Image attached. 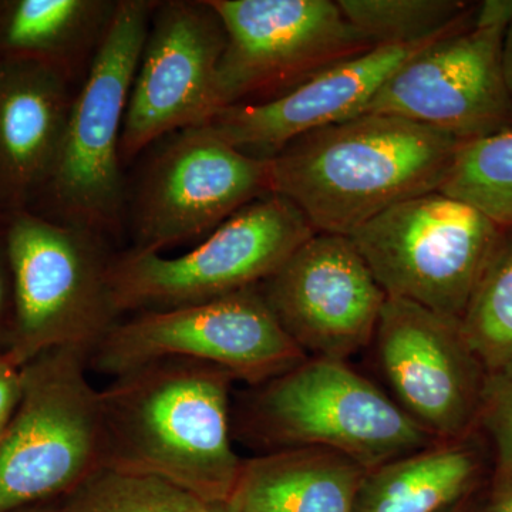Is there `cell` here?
I'll use <instances>...</instances> for the list:
<instances>
[{
  "label": "cell",
  "instance_id": "6da1fadb",
  "mask_svg": "<svg viewBox=\"0 0 512 512\" xmlns=\"http://www.w3.org/2000/svg\"><path fill=\"white\" fill-rule=\"evenodd\" d=\"M220 367L163 359L99 393L101 467L168 481L207 505L231 503L244 460L231 439V386Z\"/></svg>",
  "mask_w": 512,
  "mask_h": 512
},
{
  "label": "cell",
  "instance_id": "7a4b0ae2",
  "mask_svg": "<svg viewBox=\"0 0 512 512\" xmlns=\"http://www.w3.org/2000/svg\"><path fill=\"white\" fill-rule=\"evenodd\" d=\"M463 141L387 114L295 138L271 158V188L316 232L349 237L394 205L439 191Z\"/></svg>",
  "mask_w": 512,
  "mask_h": 512
},
{
  "label": "cell",
  "instance_id": "3957f363",
  "mask_svg": "<svg viewBox=\"0 0 512 512\" xmlns=\"http://www.w3.org/2000/svg\"><path fill=\"white\" fill-rule=\"evenodd\" d=\"M157 3L119 0L89 72L74 94L55 170L43 191L52 211L50 220L107 242L121 237L127 221L120 141Z\"/></svg>",
  "mask_w": 512,
  "mask_h": 512
},
{
  "label": "cell",
  "instance_id": "277c9868",
  "mask_svg": "<svg viewBox=\"0 0 512 512\" xmlns=\"http://www.w3.org/2000/svg\"><path fill=\"white\" fill-rule=\"evenodd\" d=\"M255 387L242 431L271 451L325 448L372 470L441 443L346 360L308 357Z\"/></svg>",
  "mask_w": 512,
  "mask_h": 512
},
{
  "label": "cell",
  "instance_id": "5b68a950",
  "mask_svg": "<svg viewBox=\"0 0 512 512\" xmlns=\"http://www.w3.org/2000/svg\"><path fill=\"white\" fill-rule=\"evenodd\" d=\"M6 251L13 276L18 365L55 349L92 353L121 318L110 286L107 241L30 214L10 215Z\"/></svg>",
  "mask_w": 512,
  "mask_h": 512
},
{
  "label": "cell",
  "instance_id": "8992f818",
  "mask_svg": "<svg viewBox=\"0 0 512 512\" xmlns=\"http://www.w3.org/2000/svg\"><path fill=\"white\" fill-rule=\"evenodd\" d=\"M315 229L282 195L266 194L235 212L180 256L128 249L114 256L110 286L121 315L167 311L259 286Z\"/></svg>",
  "mask_w": 512,
  "mask_h": 512
},
{
  "label": "cell",
  "instance_id": "52a82bcc",
  "mask_svg": "<svg viewBox=\"0 0 512 512\" xmlns=\"http://www.w3.org/2000/svg\"><path fill=\"white\" fill-rule=\"evenodd\" d=\"M89 370L79 349L23 365L22 397L0 437V512L67 497L101 467L100 390Z\"/></svg>",
  "mask_w": 512,
  "mask_h": 512
},
{
  "label": "cell",
  "instance_id": "ba28073f",
  "mask_svg": "<svg viewBox=\"0 0 512 512\" xmlns=\"http://www.w3.org/2000/svg\"><path fill=\"white\" fill-rule=\"evenodd\" d=\"M503 228L440 191L400 202L349 238L389 298L463 318Z\"/></svg>",
  "mask_w": 512,
  "mask_h": 512
},
{
  "label": "cell",
  "instance_id": "9c48e42d",
  "mask_svg": "<svg viewBox=\"0 0 512 512\" xmlns=\"http://www.w3.org/2000/svg\"><path fill=\"white\" fill-rule=\"evenodd\" d=\"M163 359L208 363L259 386L308 356L282 329L259 286L214 301L119 320L89 355V369L116 377Z\"/></svg>",
  "mask_w": 512,
  "mask_h": 512
},
{
  "label": "cell",
  "instance_id": "30bf717a",
  "mask_svg": "<svg viewBox=\"0 0 512 512\" xmlns=\"http://www.w3.org/2000/svg\"><path fill=\"white\" fill-rule=\"evenodd\" d=\"M227 43L218 67V113L274 100L312 76L375 49L335 0H208Z\"/></svg>",
  "mask_w": 512,
  "mask_h": 512
},
{
  "label": "cell",
  "instance_id": "8fae6325",
  "mask_svg": "<svg viewBox=\"0 0 512 512\" xmlns=\"http://www.w3.org/2000/svg\"><path fill=\"white\" fill-rule=\"evenodd\" d=\"M271 192V160L242 153L208 124L177 131L151 158L127 201L131 249L163 254L208 237Z\"/></svg>",
  "mask_w": 512,
  "mask_h": 512
},
{
  "label": "cell",
  "instance_id": "7c38bea8",
  "mask_svg": "<svg viewBox=\"0 0 512 512\" xmlns=\"http://www.w3.org/2000/svg\"><path fill=\"white\" fill-rule=\"evenodd\" d=\"M227 35L208 0L158 2L141 50L120 141L121 163L151 144L205 126L218 114Z\"/></svg>",
  "mask_w": 512,
  "mask_h": 512
},
{
  "label": "cell",
  "instance_id": "4fadbf2b",
  "mask_svg": "<svg viewBox=\"0 0 512 512\" xmlns=\"http://www.w3.org/2000/svg\"><path fill=\"white\" fill-rule=\"evenodd\" d=\"M373 342L394 402L404 412L439 441L471 436L488 372L460 319L387 296Z\"/></svg>",
  "mask_w": 512,
  "mask_h": 512
},
{
  "label": "cell",
  "instance_id": "5bb4252c",
  "mask_svg": "<svg viewBox=\"0 0 512 512\" xmlns=\"http://www.w3.org/2000/svg\"><path fill=\"white\" fill-rule=\"evenodd\" d=\"M505 25H468L441 37L389 77L363 114L424 124L463 143L512 130Z\"/></svg>",
  "mask_w": 512,
  "mask_h": 512
},
{
  "label": "cell",
  "instance_id": "9a60e30c",
  "mask_svg": "<svg viewBox=\"0 0 512 512\" xmlns=\"http://www.w3.org/2000/svg\"><path fill=\"white\" fill-rule=\"evenodd\" d=\"M308 357L348 360L375 338L386 293L345 235L316 232L259 285Z\"/></svg>",
  "mask_w": 512,
  "mask_h": 512
},
{
  "label": "cell",
  "instance_id": "2e32d148",
  "mask_svg": "<svg viewBox=\"0 0 512 512\" xmlns=\"http://www.w3.org/2000/svg\"><path fill=\"white\" fill-rule=\"evenodd\" d=\"M458 29L416 45L375 47L315 74L284 96L228 107L208 126L242 153L271 160L295 138L365 113L399 67Z\"/></svg>",
  "mask_w": 512,
  "mask_h": 512
},
{
  "label": "cell",
  "instance_id": "e0dca14e",
  "mask_svg": "<svg viewBox=\"0 0 512 512\" xmlns=\"http://www.w3.org/2000/svg\"><path fill=\"white\" fill-rule=\"evenodd\" d=\"M45 64L0 60V211H25L52 177L74 93Z\"/></svg>",
  "mask_w": 512,
  "mask_h": 512
},
{
  "label": "cell",
  "instance_id": "ac0fdd59",
  "mask_svg": "<svg viewBox=\"0 0 512 512\" xmlns=\"http://www.w3.org/2000/svg\"><path fill=\"white\" fill-rule=\"evenodd\" d=\"M119 0H0V60L86 77Z\"/></svg>",
  "mask_w": 512,
  "mask_h": 512
},
{
  "label": "cell",
  "instance_id": "d6986e66",
  "mask_svg": "<svg viewBox=\"0 0 512 512\" xmlns=\"http://www.w3.org/2000/svg\"><path fill=\"white\" fill-rule=\"evenodd\" d=\"M366 468L325 448H285L244 461L241 512H353Z\"/></svg>",
  "mask_w": 512,
  "mask_h": 512
},
{
  "label": "cell",
  "instance_id": "ffe728a7",
  "mask_svg": "<svg viewBox=\"0 0 512 512\" xmlns=\"http://www.w3.org/2000/svg\"><path fill=\"white\" fill-rule=\"evenodd\" d=\"M468 439L441 441L367 470L353 512L453 510L473 497L483 471L480 453Z\"/></svg>",
  "mask_w": 512,
  "mask_h": 512
},
{
  "label": "cell",
  "instance_id": "44dd1931",
  "mask_svg": "<svg viewBox=\"0 0 512 512\" xmlns=\"http://www.w3.org/2000/svg\"><path fill=\"white\" fill-rule=\"evenodd\" d=\"M372 46L416 45L461 28L477 5L464 0H336Z\"/></svg>",
  "mask_w": 512,
  "mask_h": 512
},
{
  "label": "cell",
  "instance_id": "7402d4cb",
  "mask_svg": "<svg viewBox=\"0 0 512 512\" xmlns=\"http://www.w3.org/2000/svg\"><path fill=\"white\" fill-rule=\"evenodd\" d=\"M461 328L488 375L511 362L512 229H503L461 318Z\"/></svg>",
  "mask_w": 512,
  "mask_h": 512
},
{
  "label": "cell",
  "instance_id": "603a6c76",
  "mask_svg": "<svg viewBox=\"0 0 512 512\" xmlns=\"http://www.w3.org/2000/svg\"><path fill=\"white\" fill-rule=\"evenodd\" d=\"M439 191L512 229V130L464 143Z\"/></svg>",
  "mask_w": 512,
  "mask_h": 512
},
{
  "label": "cell",
  "instance_id": "cb8c5ba5",
  "mask_svg": "<svg viewBox=\"0 0 512 512\" xmlns=\"http://www.w3.org/2000/svg\"><path fill=\"white\" fill-rule=\"evenodd\" d=\"M63 512H210V505L161 478L100 467L67 495Z\"/></svg>",
  "mask_w": 512,
  "mask_h": 512
},
{
  "label": "cell",
  "instance_id": "d4e9b609",
  "mask_svg": "<svg viewBox=\"0 0 512 512\" xmlns=\"http://www.w3.org/2000/svg\"><path fill=\"white\" fill-rule=\"evenodd\" d=\"M478 426L487 431L493 443L488 505H494L512 494V360L488 375Z\"/></svg>",
  "mask_w": 512,
  "mask_h": 512
},
{
  "label": "cell",
  "instance_id": "484cf974",
  "mask_svg": "<svg viewBox=\"0 0 512 512\" xmlns=\"http://www.w3.org/2000/svg\"><path fill=\"white\" fill-rule=\"evenodd\" d=\"M23 392V366L12 357H0V433L18 409Z\"/></svg>",
  "mask_w": 512,
  "mask_h": 512
},
{
  "label": "cell",
  "instance_id": "4316f807",
  "mask_svg": "<svg viewBox=\"0 0 512 512\" xmlns=\"http://www.w3.org/2000/svg\"><path fill=\"white\" fill-rule=\"evenodd\" d=\"M503 64L505 83H507L508 93H510L512 100V22L510 23V26H508L507 32H505Z\"/></svg>",
  "mask_w": 512,
  "mask_h": 512
},
{
  "label": "cell",
  "instance_id": "83f0119b",
  "mask_svg": "<svg viewBox=\"0 0 512 512\" xmlns=\"http://www.w3.org/2000/svg\"><path fill=\"white\" fill-rule=\"evenodd\" d=\"M487 512H512V494L505 497L500 503L488 505Z\"/></svg>",
  "mask_w": 512,
  "mask_h": 512
},
{
  "label": "cell",
  "instance_id": "f1b7e54d",
  "mask_svg": "<svg viewBox=\"0 0 512 512\" xmlns=\"http://www.w3.org/2000/svg\"><path fill=\"white\" fill-rule=\"evenodd\" d=\"M487 510H477L476 505L471 503V497L467 498L466 501H463V503L458 504L457 507H454L453 510H450L448 512H487Z\"/></svg>",
  "mask_w": 512,
  "mask_h": 512
},
{
  "label": "cell",
  "instance_id": "f546056e",
  "mask_svg": "<svg viewBox=\"0 0 512 512\" xmlns=\"http://www.w3.org/2000/svg\"><path fill=\"white\" fill-rule=\"evenodd\" d=\"M210 512H241L237 503L234 500L231 503L220 504V505H211Z\"/></svg>",
  "mask_w": 512,
  "mask_h": 512
},
{
  "label": "cell",
  "instance_id": "4dcf8cb0",
  "mask_svg": "<svg viewBox=\"0 0 512 512\" xmlns=\"http://www.w3.org/2000/svg\"><path fill=\"white\" fill-rule=\"evenodd\" d=\"M18 512H63V508H26Z\"/></svg>",
  "mask_w": 512,
  "mask_h": 512
},
{
  "label": "cell",
  "instance_id": "1f68e13d",
  "mask_svg": "<svg viewBox=\"0 0 512 512\" xmlns=\"http://www.w3.org/2000/svg\"><path fill=\"white\" fill-rule=\"evenodd\" d=\"M3 293H5V289H3L2 275H0V311H2Z\"/></svg>",
  "mask_w": 512,
  "mask_h": 512
},
{
  "label": "cell",
  "instance_id": "d6a6232c",
  "mask_svg": "<svg viewBox=\"0 0 512 512\" xmlns=\"http://www.w3.org/2000/svg\"><path fill=\"white\" fill-rule=\"evenodd\" d=\"M2 434H3V433H0V437H2Z\"/></svg>",
  "mask_w": 512,
  "mask_h": 512
}]
</instances>
